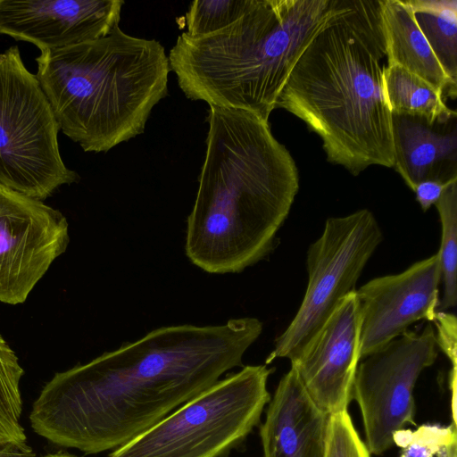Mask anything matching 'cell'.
<instances>
[{"label": "cell", "instance_id": "1", "mask_svg": "<svg viewBox=\"0 0 457 457\" xmlns=\"http://www.w3.org/2000/svg\"><path fill=\"white\" fill-rule=\"evenodd\" d=\"M262 331L256 318L152 330L55 373L33 403L31 428L87 454L115 450L240 366Z\"/></svg>", "mask_w": 457, "mask_h": 457}, {"label": "cell", "instance_id": "2", "mask_svg": "<svg viewBox=\"0 0 457 457\" xmlns=\"http://www.w3.org/2000/svg\"><path fill=\"white\" fill-rule=\"evenodd\" d=\"M206 121L186 254L208 273H238L273 249L299 189L298 170L257 114L209 106Z\"/></svg>", "mask_w": 457, "mask_h": 457}, {"label": "cell", "instance_id": "3", "mask_svg": "<svg viewBox=\"0 0 457 457\" xmlns=\"http://www.w3.org/2000/svg\"><path fill=\"white\" fill-rule=\"evenodd\" d=\"M378 0H337L291 70L277 101L322 140L328 161L357 176L393 168L392 113Z\"/></svg>", "mask_w": 457, "mask_h": 457}, {"label": "cell", "instance_id": "4", "mask_svg": "<svg viewBox=\"0 0 457 457\" xmlns=\"http://www.w3.org/2000/svg\"><path fill=\"white\" fill-rule=\"evenodd\" d=\"M36 62L60 129L85 152H108L142 134L168 96L171 71L162 45L120 26L96 40L42 50Z\"/></svg>", "mask_w": 457, "mask_h": 457}, {"label": "cell", "instance_id": "5", "mask_svg": "<svg viewBox=\"0 0 457 457\" xmlns=\"http://www.w3.org/2000/svg\"><path fill=\"white\" fill-rule=\"evenodd\" d=\"M337 0H255L228 27L180 34L169 54L185 96L269 121L295 63Z\"/></svg>", "mask_w": 457, "mask_h": 457}, {"label": "cell", "instance_id": "6", "mask_svg": "<svg viewBox=\"0 0 457 457\" xmlns=\"http://www.w3.org/2000/svg\"><path fill=\"white\" fill-rule=\"evenodd\" d=\"M271 369L248 365L217 381L109 457H220L260 421Z\"/></svg>", "mask_w": 457, "mask_h": 457}, {"label": "cell", "instance_id": "7", "mask_svg": "<svg viewBox=\"0 0 457 457\" xmlns=\"http://www.w3.org/2000/svg\"><path fill=\"white\" fill-rule=\"evenodd\" d=\"M59 130L37 76L11 46L0 54V185L43 201L78 182L62 160Z\"/></svg>", "mask_w": 457, "mask_h": 457}, {"label": "cell", "instance_id": "8", "mask_svg": "<svg viewBox=\"0 0 457 457\" xmlns=\"http://www.w3.org/2000/svg\"><path fill=\"white\" fill-rule=\"evenodd\" d=\"M382 239L380 227L367 209L327 219L322 235L307 251L308 285L303 302L276 338L266 364L276 358L292 361L303 351L339 302L355 291L358 278Z\"/></svg>", "mask_w": 457, "mask_h": 457}, {"label": "cell", "instance_id": "9", "mask_svg": "<svg viewBox=\"0 0 457 457\" xmlns=\"http://www.w3.org/2000/svg\"><path fill=\"white\" fill-rule=\"evenodd\" d=\"M431 325L421 333L405 331L358 364L352 398L357 402L370 453L381 454L395 432L414 424L413 389L420 373L437 357Z\"/></svg>", "mask_w": 457, "mask_h": 457}, {"label": "cell", "instance_id": "10", "mask_svg": "<svg viewBox=\"0 0 457 457\" xmlns=\"http://www.w3.org/2000/svg\"><path fill=\"white\" fill-rule=\"evenodd\" d=\"M69 242L60 211L0 185V302L23 303Z\"/></svg>", "mask_w": 457, "mask_h": 457}, {"label": "cell", "instance_id": "11", "mask_svg": "<svg viewBox=\"0 0 457 457\" xmlns=\"http://www.w3.org/2000/svg\"><path fill=\"white\" fill-rule=\"evenodd\" d=\"M441 266L438 253L404 271L378 277L355 289L360 316V359L398 337L410 325L434 321L439 305Z\"/></svg>", "mask_w": 457, "mask_h": 457}, {"label": "cell", "instance_id": "12", "mask_svg": "<svg viewBox=\"0 0 457 457\" xmlns=\"http://www.w3.org/2000/svg\"><path fill=\"white\" fill-rule=\"evenodd\" d=\"M355 291L345 296L320 331L291 361L314 403L328 415L347 411L360 361Z\"/></svg>", "mask_w": 457, "mask_h": 457}, {"label": "cell", "instance_id": "13", "mask_svg": "<svg viewBox=\"0 0 457 457\" xmlns=\"http://www.w3.org/2000/svg\"><path fill=\"white\" fill-rule=\"evenodd\" d=\"M122 0H0V33L41 51L107 36L119 26Z\"/></svg>", "mask_w": 457, "mask_h": 457}, {"label": "cell", "instance_id": "14", "mask_svg": "<svg viewBox=\"0 0 457 457\" xmlns=\"http://www.w3.org/2000/svg\"><path fill=\"white\" fill-rule=\"evenodd\" d=\"M329 416L291 368L270 400L261 428L263 457H326Z\"/></svg>", "mask_w": 457, "mask_h": 457}, {"label": "cell", "instance_id": "15", "mask_svg": "<svg viewBox=\"0 0 457 457\" xmlns=\"http://www.w3.org/2000/svg\"><path fill=\"white\" fill-rule=\"evenodd\" d=\"M424 120L392 114L394 169L413 191L425 180L457 178L456 129L445 133Z\"/></svg>", "mask_w": 457, "mask_h": 457}, {"label": "cell", "instance_id": "16", "mask_svg": "<svg viewBox=\"0 0 457 457\" xmlns=\"http://www.w3.org/2000/svg\"><path fill=\"white\" fill-rule=\"evenodd\" d=\"M387 65H399L450 98L457 85L445 74L419 28L408 0H378Z\"/></svg>", "mask_w": 457, "mask_h": 457}, {"label": "cell", "instance_id": "17", "mask_svg": "<svg viewBox=\"0 0 457 457\" xmlns=\"http://www.w3.org/2000/svg\"><path fill=\"white\" fill-rule=\"evenodd\" d=\"M383 90L392 114L416 117L430 126L456 117L440 90L399 65H385Z\"/></svg>", "mask_w": 457, "mask_h": 457}, {"label": "cell", "instance_id": "18", "mask_svg": "<svg viewBox=\"0 0 457 457\" xmlns=\"http://www.w3.org/2000/svg\"><path fill=\"white\" fill-rule=\"evenodd\" d=\"M408 3L443 70L457 85V1L408 0Z\"/></svg>", "mask_w": 457, "mask_h": 457}, {"label": "cell", "instance_id": "19", "mask_svg": "<svg viewBox=\"0 0 457 457\" xmlns=\"http://www.w3.org/2000/svg\"><path fill=\"white\" fill-rule=\"evenodd\" d=\"M24 370L15 352L0 335V451L27 450V437L21 423V380Z\"/></svg>", "mask_w": 457, "mask_h": 457}, {"label": "cell", "instance_id": "20", "mask_svg": "<svg viewBox=\"0 0 457 457\" xmlns=\"http://www.w3.org/2000/svg\"><path fill=\"white\" fill-rule=\"evenodd\" d=\"M441 222L439 251L443 296L437 311L444 312L457 303V179L444 191L435 204Z\"/></svg>", "mask_w": 457, "mask_h": 457}, {"label": "cell", "instance_id": "21", "mask_svg": "<svg viewBox=\"0 0 457 457\" xmlns=\"http://www.w3.org/2000/svg\"><path fill=\"white\" fill-rule=\"evenodd\" d=\"M255 0H196L186 13V31L191 36L214 33L233 24L254 4Z\"/></svg>", "mask_w": 457, "mask_h": 457}, {"label": "cell", "instance_id": "22", "mask_svg": "<svg viewBox=\"0 0 457 457\" xmlns=\"http://www.w3.org/2000/svg\"><path fill=\"white\" fill-rule=\"evenodd\" d=\"M457 441L456 426L423 425L416 431L401 429L394 443L403 447L400 457H434L445 445Z\"/></svg>", "mask_w": 457, "mask_h": 457}, {"label": "cell", "instance_id": "23", "mask_svg": "<svg viewBox=\"0 0 457 457\" xmlns=\"http://www.w3.org/2000/svg\"><path fill=\"white\" fill-rule=\"evenodd\" d=\"M365 443L356 431L347 411L329 416L326 457H368Z\"/></svg>", "mask_w": 457, "mask_h": 457}, {"label": "cell", "instance_id": "24", "mask_svg": "<svg viewBox=\"0 0 457 457\" xmlns=\"http://www.w3.org/2000/svg\"><path fill=\"white\" fill-rule=\"evenodd\" d=\"M455 179H457V178H453L446 182L425 180L419 183L413 192L416 195V200L420 204L422 211L426 212L433 204H436L445 188Z\"/></svg>", "mask_w": 457, "mask_h": 457}, {"label": "cell", "instance_id": "25", "mask_svg": "<svg viewBox=\"0 0 457 457\" xmlns=\"http://www.w3.org/2000/svg\"><path fill=\"white\" fill-rule=\"evenodd\" d=\"M0 457H37L32 448L27 450L5 449L0 451Z\"/></svg>", "mask_w": 457, "mask_h": 457}, {"label": "cell", "instance_id": "26", "mask_svg": "<svg viewBox=\"0 0 457 457\" xmlns=\"http://www.w3.org/2000/svg\"><path fill=\"white\" fill-rule=\"evenodd\" d=\"M436 457H457V441L444 445L436 454Z\"/></svg>", "mask_w": 457, "mask_h": 457}, {"label": "cell", "instance_id": "27", "mask_svg": "<svg viewBox=\"0 0 457 457\" xmlns=\"http://www.w3.org/2000/svg\"><path fill=\"white\" fill-rule=\"evenodd\" d=\"M42 457H77V456L71 455L69 453H49V454L44 455Z\"/></svg>", "mask_w": 457, "mask_h": 457}, {"label": "cell", "instance_id": "28", "mask_svg": "<svg viewBox=\"0 0 457 457\" xmlns=\"http://www.w3.org/2000/svg\"><path fill=\"white\" fill-rule=\"evenodd\" d=\"M368 457H370V455H369Z\"/></svg>", "mask_w": 457, "mask_h": 457}]
</instances>
